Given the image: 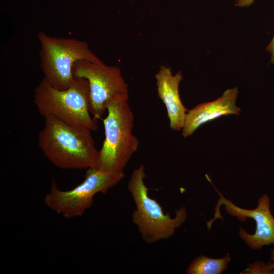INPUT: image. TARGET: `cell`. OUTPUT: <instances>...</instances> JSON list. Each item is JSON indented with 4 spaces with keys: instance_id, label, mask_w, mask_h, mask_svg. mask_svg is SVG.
<instances>
[{
    "instance_id": "1",
    "label": "cell",
    "mask_w": 274,
    "mask_h": 274,
    "mask_svg": "<svg viewBox=\"0 0 274 274\" xmlns=\"http://www.w3.org/2000/svg\"><path fill=\"white\" fill-rule=\"evenodd\" d=\"M44 120L39 133V146L51 163L63 169L96 167L98 150L90 128L51 116L44 117Z\"/></svg>"
},
{
    "instance_id": "2",
    "label": "cell",
    "mask_w": 274,
    "mask_h": 274,
    "mask_svg": "<svg viewBox=\"0 0 274 274\" xmlns=\"http://www.w3.org/2000/svg\"><path fill=\"white\" fill-rule=\"evenodd\" d=\"M128 100V93L120 94L107 105L108 114L103 120L105 139L95 168L124 173L125 167L139 148V141L133 133L134 114Z\"/></svg>"
},
{
    "instance_id": "3",
    "label": "cell",
    "mask_w": 274,
    "mask_h": 274,
    "mask_svg": "<svg viewBox=\"0 0 274 274\" xmlns=\"http://www.w3.org/2000/svg\"><path fill=\"white\" fill-rule=\"evenodd\" d=\"M33 100L44 118L53 117L92 131L97 129L98 120L90 111L89 83L83 78L75 77L72 85L64 90L55 88L43 78L35 89Z\"/></svg>"
},
{
    "instance_id": "4",
    "label": "cell",
    "mask_w": 274,
    "mask_h": 274,
    "mask_svg": "<svg viewBox=\"0 0 274 274\" xmlns=\"http://www.w3.org/2000/svg\"><path fill=\"white\" fill-rule=\"evenodd\" d=\"M145 167L141 165L134 169L128 183L127 188L135 202L136 209L133 212L132 221L138 227L143 240L151 244L173 236L187 219L185 207L176 211L172 218L164 214L162 208L156 199L148 194V188L144 183Z\"/></svg>"
},
{
    "instance_id": "5",
    "label": "cell",
    "mask_w": 274,
    "mask_h": 274,
    "mask_svg": "<svg viewBox=\"0 0 274 274\" xmlns=\"http://www.w3.org/2000/svg\"><path fill=\"white\" fill-rule=\"evenodd\" d=\"M37 38L43 78L58 89H66L72 85L75 79L73 68L77 61H101L84 41L53 37L43 31H39Z\"/></svg>"
},
{
    "instance_id": "6",
    "label": "cell",
    "mask_w": 274,
    "mask_h": 274,
    "mask_svg": "<svg viewBox=\"0 0 274 274\" xmlns=\"http://www.w3.org/2000/svg\"><path fill=\"white\" fill-rule=\"evenodd\" d=\"M124 177V173L89 168L83 181L67 191L59 190L52 180L50 191L45 196L44 203L48 208L66 219L79 217L91 207L96 194H106Z\"/></svg>"
},
{
    "instance_id": "7",
    "label": "cell",
    "mask_w": 274,
    "mask_h": 274,
    "mask_svg": "<svg viewBox=\"0 0 274 274\" xmlns=\"http://www.w3.org/2000/svg\"><path fill=\"white\" fill-rule=\"evenodd\" d=\"M75 77L86 79L90 90V111L96 120L101 119L107 111V105L114 97L128 93V86L120 68L108 65L102 61H77L73 68Z\"/></svg>"
},
{
    "instance_id": "8",
    "label": "cell",
    "mask_w": 274,
    "mask_h": 274,
    "mask_svg": "<svg viewBox=\"0 0 274 274\" xmlns=\"http://www.w3.org/2000/svg\"><path fill=\"white\" fill-rule=\"evenodd\" d=\"M214 188L219 198L215 209V218L207 222L208 226L211 227L215 220L220 218L223 219L219 209L223 204L226 212L230 216L235 217L239 221H245L248 218L253 219L256 223L255 233L250 234L240 227L238 232L240 238L252 250H259L263 246L272 245L273 249L271 251L269 261L274 260V217L270 209L269 196L266 194L262 195L258 200L256 208L246 209L234 204Z\"/></svg>"
},
{
    "instance_id": "9",
    "label": "cell",
    "mask_w": 274,
    "mask_h": 274,
    "mask_svg": "<svg viewBox=\"0 0 274 274\" xmlns=\"http://www.w3.org/2000/svg\"><path fill=\"white\" fill-rule=\"evenodd\" d=\"M238 91L236 87L225 90L217 99L198 104L186 114L182 136L191 135L201 125L223 116L239 115L241 109L236 105Z\"/></svg>"
},
{
    "instance_id": "10",
    "label": "cell",
    "mask_w": 274,
    "mask_h": 274,
    "mask_svg": "<svg viewBox=\"0 0 274 274\" xmlns=\"http://www.w3.org/2000/svg\"><path fill=\"white\" fill-rule=\"evenodd\" d=\"M158 95L165 106L170 128L180 131L184 125L188 112L179 95V86L183 80L182 73L178 71L173 75L171 68L161 65L155 75Z\"/></svg>"
},
{
    "instance_id": "11",
    "label": "cell",
    "mask_w": 274,
    "mask_h": 274,
    "mask_svg": "<svg viewBox=\"0 0 274 274\" xmlns=\"http://www.w3.org/2000/svg\"><path fill=\"white\" fill-rule=\"evenodd\" d=\"M230 260L231 258L229 256L215 259L200 255L190 263L186 273L220 274L227 269Z\"/></svg>"
},
{
    "instance_id": "12",
    "label": "cell",
    "mask_w": 274,
    "mask_h": 274,
    "mask_svg": "<svg viewBox=\"0 0 274 274\" xmlns=\"http://www.w3.org/2000/svg\"><path fill=\"white\" fill-rule=\"evenodd\" d=\"M266 50L271 54L270 62L274 64V35L271 41L267 46Z\"/></svg>"
},
{
    "instance_id": "13",
    "label": "cell",
    "mask_w": 274,
    "mask_h": 274,
    "mask_svg": "<svg viewBox=\"0 0 274 274\" xmlns=\"http://www.w3.org/2000/svg\"><path fill=\"white\" fill-rule=\"evenodd\" d=\"M254 0H236L235 6L243 8L248 7L253 4Z\"/></svg>"
},
{
    "instance_id": "14",
    "label": "cell",
    "mask_w": 274,
    "mask_h": 274,
    "mask_svg": "<svg viewBox=\"0 0 274 274\" xmlns=\"http://www.w3.org/2000/svg\"><path fill=\"white\" fill-rule=\"evenodd\" d=\"M266 266L268 270L274 273V260L269 261L266 263Z\"/></svg>"
}]
</instances>
